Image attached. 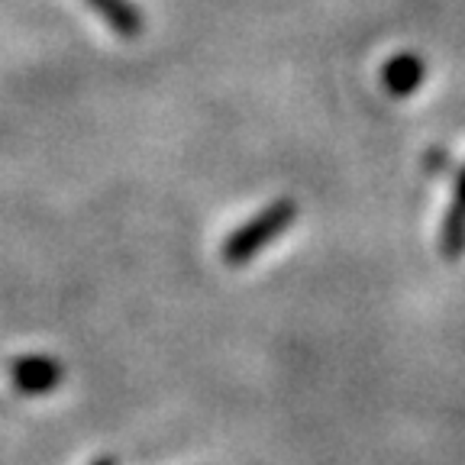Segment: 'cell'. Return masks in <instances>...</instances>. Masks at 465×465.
I'll return each instance as SVG.
<instances>
[{
	"label": "cell",
	"mask_w": 465,
	"mask_h": 465,
	"mask_svg": "<svg viewBox=\"0 0 465 465\" xmlns=\"http://www.w3.org/2000/svg\"><path fill=\"white\" fill-rule=\"evenodd\" d=\"M294 220H298V203L294 201L284 197V201L269 203L265 211H259L252 220H246L240 230H232L230 236H226L220 255H223V262L226 265H232V269L249 265L255 255L265 252L275 240H282L284 232L291 230Z\"/></svg>",
	"instance_id": "1"
},
{
	"label": "cell",
	"mask_w": 465,
	"mask_h": 465,
	"mask_svg": "<svg viewBox=\"0 0 465 465\" xmlns=\"http://www.w3.org/2000/svg\"><path fill=\"white\" fill-rule=\"evenodd\" d=\"M65 378V369L62 362L52 356H43V352H33V356H20L10 365V381L20 394L26 398H39V394H49L62 385Z\"/></svg>",
	"instance_id": "2"
},
{
	"label": "cell",
	"mask_w": 465,
	"mask_h": 465,
	"mask_svg": "<svg viewBox=\"0 0 465 465\" xmlns=\"http://www.w3.org/2000/svg\"><path fill=\"white\" fill-rule=\"evenodd\" d=\"M84 4L114 29L116 36L136 39L143 33V14L133 7L130 0H84Z\"/></svg>",
	"instance_id": "3"
},
{
	"label": "cell",
	"mask_w": 465,
	"mask_h": 465,
	"mask_svg": "<svg viewBox=\"0 0 465 465\" xmlns=\"http://www.w3.org/2000/svg\"><path fill=\"white\" fill-rule=\"evenodd\" d=\"M420 62L411 55H398L394 62H388L385 65V84L391 87L394 94H411L417 84H420Z\"/></svg>",
	"instance_id": "4"
},
{
	"label": "cell",
	"mask_w": 465,
	"mask_h": 465,
	"mask_svg": "<svg viewBox=\"0 0 465 465\" xmlns=\"http://www.w3.org/2000/svg\"><path fill=\"white\" fill-rule=\"evenodd\" d=\"M94 465H116V459H110V456H107V459H97Z\"/></svg>",
	"instance_id": "5"
}]
</instances>
